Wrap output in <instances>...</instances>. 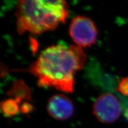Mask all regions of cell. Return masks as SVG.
<instances>
[{"instance_id": "cell-4", "label": "cell", "mask_w": 128, "mask_h": 128, "mask_svg": "<svg viewBox=\"0 0 128 128\" xmlns=\"http://www.w3.org/2000/svg\"><path fill=\"white\" fill-rule=\"evenodd\" d=\"M123 110L119 98L114 94L107 92L98 96L93 104V113L102 123L114 122L120 116Z\"/></svg>"}, {"instance_id": "cell-1", "label": "cell", "mask_w": 128, "mask_h": 128, "mask_svg": "<svg viewBox=\"0 0 128 128\" xmlns=\"http://www.w3.org/2000/svg\"><path fill=\"white\" fill-rule=\"evenodd\" d=\"M86 54L76 45L57 44L46 48L29 67L41 87H51L64 92L74 90L76 72L86 63Z\"/></svg>"}, {"instance_id": "cell-8", "label": "cell", "mask_w": 128, "mask_h": 128, "mask_svg": "<svg viewBox=\"0 0 128 128\" xmlns=\"http://www.w3.org/2000/svg\"><path fill=\"white\" fill-rule=\"evenodd\" d=\"M33 106L28 103L25 102L20 106V112H22V113H24V114H28V113H29L30 112L33 111Z\"/></svg>"}, {"instance_id": "cell-5", "label": "cell", "mask_w": 128, "mask_h": 128, "mask_svg": "<svg viewBox=\"0 0 128 128\" xmlns=\"http://www.w3.org/2000/svg\"><path fill=\"white\" fill-rule=\"evenodd\" d=\"M47 110L53 118L64 120L72 116L74 108L72 101L68 97L63 94H56L48 100Z\"/></svg>"}, {"instance_id": "cell-6", "label": "cell", "mask_w": 128, "mask_h": 128, "mask_svg": "<svg viewBox=\"0 0 128 128\" xmlns=\"http://www.w3.org/2000/svg\"><path fill=\"white\" fill-rule=\"evenodd\" d=\"M20 102L16 98H9L3 100L1 103V111L7 117L15 116L20 112Z\"/></svg>"}, {"instance_id": "cell-7", "label": "cell", "mask_w": 128, "mask_h": 128, "mask_svg": "<svg viewBox=\"0 0 128 128\" xmlns=\"http://www.w3.org/2000/svg\"><path fill=\"white\" fill-rule=\"evenodd\" d=\"M118 90L122 95L128 96V76L122 78L119 81Z\"/></svg>"}, {"instance_id": "cell-9", "label": "cell", "mask_w": 128, "mask_h": 128, "mask_svg": "<svg viewBox=\"0 0 128 128\" xmlns=\"http://www.w3.org/2000/svg\"><path fill=\"white\" fill-rule=\"evenodd\" d=\"M123 112L124 118L128 121V99L124 101V104L123 105Z\"/></svg>"}, {"instance_id": "cell-3", "label": "cell", "mask_w": 128, "mask_h": 128, "mask_svg": "<svg viewBox=\"0 0 128 128\" xmlns=\"http://www.w3.org/2000/svg\"><path fill=\"white\" fill-rule=\"evenodd\" d=\"M69 34L76 46L81 48H88L97 41L98 30L92 19L77 16L70 24Z\"/></svg>"}, {"instance_id": "cell-2", "label": "cell", "mask_w": 128, "mask_h": 128, "mask_svg": "<svg viewBox=\"0 0 128 128\" xmlns=\"http://www.w3.org/2000/svg\"><path fill=\"white\" fill-rule=\"evenodd\" d=\"M69 14L65 1H20L16 16L18 33L26 32L39 34L54 30L65 23Z\"/></svg>"}]
</instances>
